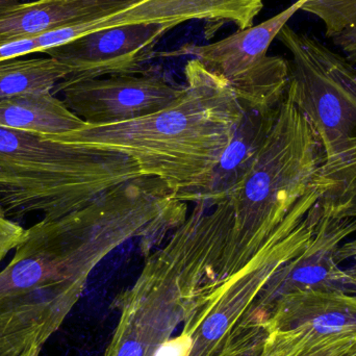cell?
Wrapping results in <instances>:
<instances>
[{"mask_svg": "<svg viewBox=\"0 0 356 356\" xmlns=\"http://www.w3.org/2000/svg\"><path fill=\"white\" fill-rule=\"evenodd\" d=\"M334 45L343 52V56L349 62L356 63V27L339 33L336 37L332 38Z\"/></svg>", "mask_w": 356, "mask_h": 356, "instance_id": "603a6c76", "label": "cell"}, {"mask_svg": "<svg viewBox=\"0 0 356 356\" xmlns=\"http://www.w3.org/2000/svg\"><path fill=\"white\" fill-rule=\"evenodd\" d=\"M141 177L127 154L0 127V211L14 221L64 217Z\"/></svg>", "mask_w": 356, "mask_h": 356, "instance_id": "3957f363", "label": "cell"}, {"mask_svg": "<svg viewBox=\"0 0 356 356\" xmlns=\"http://www.w3.org/2000/svg\"><path fill=\"white\" fill-rule=\"evenodd\" d=\"M355 293H356V286H355Z\"/></svg>", "mask_w": 356, "mask_h": 356, "instance_id": "484cf974", "label": "cell"}, {"mask_svg": "<svg viewBox=\"0 0 356 356\" xmlns=\"http://www.w3.org/2000/svg\"><path fill=\"white\" fill-rule=\"evenodd\" d=\"M184 85L171 81L160 67L111 75L65 86L54 92L88 124L127 122L164 110L177 99Z\"/></svg>", "mask_w": 356, "mask_h": 356, "instance_id": "9c48e42d", "label": "cell"}, {"mask_svg": "<svg viewBox=\"0 0 356 356\" xmlns=\"http://www.w3.org/2000/svg\"><path fill=\"white\" fill-rule=\"evenodd\" d=\"M307 0L292 6L268 20L209 44L186 43L173 51L156 56H190L209 72L227 81L245 110L269 113L286 95L290 68L282 56H269L270 45Z\"/></svg>", "mask_w": 356, "mask_h": 356, "instance_id": "ba28073f", "label": "cell"}, {"mask_svg": "<svg viewBox=\"0 0 356 356\" xmlns=\"http://www.w3.org/2000/svg\"><path fill=\"white\" fill-rule=\"evenodd\" d=\"M356 232V218H334L322 204L321 217L309 246L278 268L253 305L252 314L266 322L276 301L311 289L350 292L348 277L337 259L339 249Z\"/></svg>", "mask_w": 356, "mask_h": 356, "instance_id": "8fae6325", "label": "cell"}, {"mask_svg": "<svg viewBox=\"0 0 356 356\" xmlns=\"http://www.w3.org/2000/svg\"><path fill=\"white\" fill-rule=\"evenodd\" d=\"M325 156L319 136L286 92L248 175L228 197L232 225L217 278L238 273L293 207L321 184Z\"/></svg>", "mask_w": 356, "mask_h": 356, "instance_id": "7a4b0ae2", "label": "cell"}, {"mask_svg": "<svg viewBox=\"0 0 356 356\" xmlns=\"http://www.w3.org/2000/svg\"><path fill=\"white\" fill-rule=\"evenodd\" d=\"M87 124L52 93H31L0 99V127L58 136Z\"/></svg>", "mask_w": 356, "mask_h": 356, "instance_id": "9a60e30c", "label": "cell"}, {"mask_svg": "<svg viewBox=\"0 0 356 356\" xmlns=\"http://www.w3.org/2000/svg\"><path fill=\"white\" fill-rule=\"evenodd\" d=\"M25 228L0 211V264L22 241Z\"/></svg>", "mask_w": 356, "mask_h": 356, "instance_id": "44dd1931", "label": "cell"}, {"mask_svg": "<svg viewBox=\"0 0 356 356\" xmlns=\"http://www.w3.org/2000/svg\"><path fill=\"white\" fill-rule=\"evenodd\" d=\"M299 326L325 336L356 334V294L324 289L292 293L276 301L266 317L268 332Z\"/></svg>", "mask_w": 356, "mask_h": 356, "instance_id": "7c38bea8", "label": "cell"}, {"mask_svg": "<svg viewBox=\"0 0 356 356\" xmlns=\"http://www.w3.org/2000/svg\"><path fill=\"white\" fill-rule=\"evenodd\" d=\"M337 259L339 263L349 261L350 266L346 269H343L348 277V286L351 293L353 292L356 286V240L346 241L339 249Z\"/></svg>", "mask_w": 356, "mask_h": 356, "instance_id": "7402d4cb", "label": "cell"}, {"mask_svg": "<svg viewBox=\"0 0 356 356\" xmlns=\"http://www.w3.org/2000/svg\"><path fill=\"white\" fill-rule=\"evenodd\" d=\"M172 29L165 24L122 25L95 31L47 50L45 54L69 70L54 92L77 81L139 72L156 58V46Z\"/></svg>", "mask_w": 356, "mask_h": 356, "instance_id": "30bf717a", "label": "cell"}, {"mask_svg": "<svg viewBox=\"0 0 356 356\" xmlns=\"http://www.w3.org/2000/svg\"><path fill=\"white\" fill-rule=\"evenodd\" d=\"M275 110L276 108L269 113L245 110L242 122L216 167L211 184L205 190L195 194L190 202H207L213 207L230 196L252 167L273 122Z\"/></svg>", "mask_w": 356, "mask_h": 356, "instance_id": "5bb4252c", "label": "cell"}, {"mask_svg": "<svg viewBox=\"0 0 356 356\" xmlns=\"http://www.w3.org/2000/svg\"><path fill=\"white\" fill-rule=\"evenodd\" d=\"M146 259L135 284L115 300L120 319L104 356H156L203 286L202 261L179 241L170 238Z\"/></svg>", "mask_w": 356, "mask_h": 356, "instance_id": "8992f818", "label": "cell"}, {"mask_svg": "<svg viewBox=\"0 0 356 356\" xmlns=\"http://www.w3.org/2000/svg\"><path fill=\"white\" fill-rule=\"evenodd\" d=\"M90 273L68 232L41 220L0 271V356H39L83 295Z\"/></svg>", "mask_w": 356, "mask_h": 356, "instance_id": "277c9868", "label": "cell"}, {"mask_svg": "<svg viewBox=\"0 0 356 356\" xmlns=\"http://www.w3.org/2000/svg\"><path fill=\"white\" fill-rule=\"evenodd\" d=\"M318 222L316 209L297 203L243 269L224 280L209 278L184 314V356L223 355L252 321L247 315L276 270L309 246Z\"/></svg>", "mask_w": 356, "mask_h": 356, "instance_id": "5b68a950", "label": "cell"}, {"mask_svg": "<svg viewBox=\"0 0 356 356\" xmlns=\"http://www.w3.org/2000/svg\"><path fill=\"white\" fill-rule=\"evenodd\" d=\"M322 204L334 218H356V177L322 198Z\"/></svg>", "mask_w": 356, "mask_h": 356, "instance_id": "d6986e66", "label": "cell"}, {"mask_svg": "<svg viewBox=\"0 0 356 356\" xmlns=\"http://www.w3.org/2000/svg\"><path fill=\"white\" fill-rule=\"evenodd\" d=\"M23 58L0 62V99L23 94L52 93L68 75V68L56 58Z\"/></svg>", "mask_w": 356, "mask_h": 356, "instance_id": "e0dca14e", "label": "cell"}, {"mask_svg": "<svg viewBox=\"0 0 356 356\" xmlns=\"http://www.w3.org/2000/svg\"><path fill=\"white\" fill-rule=\"evenodd\" d=\"M21 1V0H0V6H6V4L16 3V2Z\"/></svg>", "mask_w": 356, "mask_h": 356, "instance_id": "cb8c5ba5", "label": "cell"}, {"mask_svg": "<svg viewBox=\"0 0 356 356\" xmlns=\"http://www.w3.org/2000/svg\"><path fill=\"white\" fill-rule=\"evenodd\" d=\"M186 83L175 102L154 114L115 124H86L47 139L127 154L145 177L166 182L190 202L205 190L245 115L225 79L195 58L184 69Z\"/></svg>", "mask_w": 356, "mask_h": 356, "instance_id": "6da1fadb", "label": "cell"}, {"mask_svg": "<svg viewBox=\"0 0 356 356\" xmlns=\"http://www.w3.org/2000/svg\"><path fill=\"white\" fill-rule=\"evenodd\" d=\"M356 349V334H316L305 326L269 330L259 356H347Z\"/></svg>", "mask_w": 356, "mask_h": 356, "instance_id": "2e32d148", "label": "cell"}, {"mask_svg": "<svg viewBox=\"0 0 356 356\" xmlns=\"http://www.w3.org/2000/svg\"><path fill=\"white\" fill-rule=\"evenodd\" d=\"M317 4L322 18L336 33L356 27V0H317Z\"/></svg>", "mask_w": 356, "mask_h": 356, "instance_id": "ac0fdd59", "label": "cell"}, {"mask_svg": "<svg viewBox=\"0 0 356 356\" xmlns=\"http://www.w3.org/2000/svg\"><path fill=\"white\" fill-rule=\"evenodd\" d=\"M276 39L291 54L286 93L313 125L328 162L356 138V67L317 38L289 24Z\"/></svg>", "mask_w": 356, "mask_h": 356, "instance_id": "52a82bcc", "label": "cell"}, {"mask_svg": "<svg viewBox=\"0 0 356 356\" xmlns=\"http://www.w3.org/2000/svg\"><path fill=\"white\" fill-rule=\"evenodd\" d=\"M267 334L264 324L253 323L222 356H259Z\"/></svg>", "mask_w": 356, "mask_h": 356, "instance_id": "ffe728a7", "label": "cell"}, {"mask_svg": "<svg viewBox=\"0 0 356 356\" xmlns=\"http://www.w3.org/2000/svg\"><path fill=\"white\" fill-rule=\"evenodd\" d=\"M138 0H31L0 6V46L83 22Z\"/></svg>", "mask_w": 356, "mask_h": 356, "instance_id": "4fadbf2b", "label": "cell"}, {"mask_svg": "<svg viewBox=\"0 0 356 356\" xmlns=\"http://www.w3.org/2000/svg\"><path fill=\"white\" fill-rule=\"evenodd\" d=\"M347 356H356V349H355V350H353V353H349V355Z\"/></svg>", "mask_w": 356, "mask_h": 356, "instance_id": "d4e9b609", "label": "cell"}]
</instances>
